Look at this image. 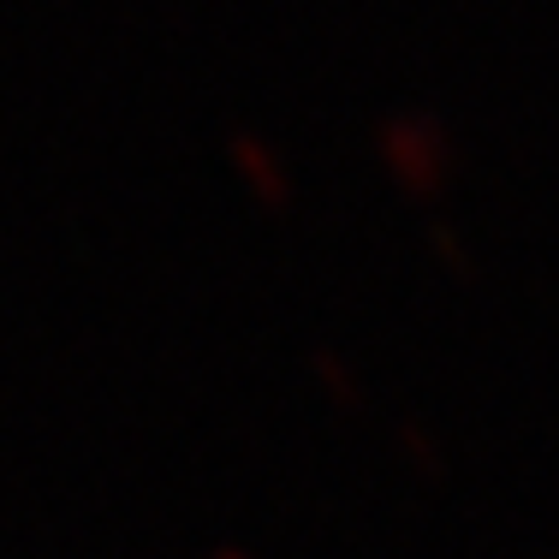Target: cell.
Instances as JSON below:
<instances>
[{"instance_id":"cell-5","label":"cell","mask_w":559,"mask_h":559,"mask_svg":"<svg viewBox=\"0 0 559 559\" xmlns=\"http://www.w3.org/2000/svg\"><path fill=\"white\" fill-rule=\"evenodd\" d=\"M429 238L441 245V257L447 262H459V269H471V245H464V233L452 221H429Z\"/></svg>"},{"instance_id":"cell-2","label":"cell","mask_w":559,"mask_h":559,"mask_svg":"<svg viewBox=\"0 0 559 559\" xmlns=\"http://www.w3.org/2000/svg\"><path fill=\"white\" fill-rule=\"evenodd\" d=\"M226 155H233V167L245 173L250 185H257L269 203H286L292 197V173H286V155L274 150L262 131H250V126H233L226 131Z\"/></svg>"},{"instance_id":"cell-4","label":"cell","mask_w":559,"mask_h":559,"mask_svg":"<svg viewBox=\"0 0 559 559\" xmlns=\"http://www.w3.org/2000/svg\"><path fill=\"white\" fill-rule=\"evenodd\" d=\"M310 369L328 381V393H334V399H357V393H364V388H357V369L345 364L334 345H316V352H310Z\"/></svg>"},{"instance_id":"cell-6","label":"cell","mask_w":559,"mask_h":559,"mask_svg":"<svg viewBox=\"0 0 559 559\" xmlns=\"http://www.w3.org/2000/svg\"><path fill=\"white\" fill-rule=\"evenodd\" d=\"M203 559H250L245 548H238V542H215V548H209Z\"/></svg>"},{"instance_id":"cell-3","label":"cell","mask_w":559,"mask_h":559,"mask_svg":"<svg viewBox=\"0 0 559 559\" xmlns=\"http://www.w3.org/2000/svg\"><path fill=\"white\" fill-rule=\"evenodd\" d=\"M393 435H399V447H405V459H417L423 471H441V464H447V452L435 447V429L423 417H399Z\"/></svg>"},{"instance_id":"cell-1","label":"cell","mask_w":559,"mask_h":559,"mask_svg":"<svg viewBox=\"0 0 559 559\" xmlns=\"http://www.w3.org/2000/svg\"><path fill=\"white\" fill-rule=\"evenodd\" d=\"M376 155L405 191H441L459 143H452V126L435 108H393L376 119Z\"/></svg>"}]
</instances>
